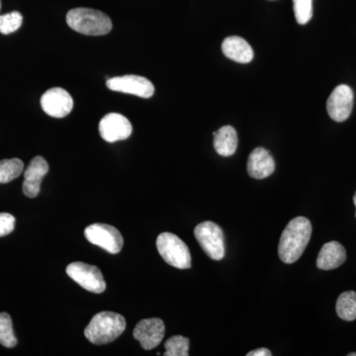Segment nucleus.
Here are the masks:
<instances>
[{
  "mask_svg": "<svg viewBox=\"0 0 356 356\" xmlns=\"http://www.w3.org/2000/svg\"><path fill=\"white\" fill-rule=\"evenodd\" d=\"M353 203H355V205L356 207V192H355V196H353ZM355 217H356V213H355Z\"/></svg>",
  "mask_w": 356,
  "mask_h": 356,
  "instance_id": "nucleus-26",
  "label": "nucleus"
},
{
  "mask_svg": "<svg viewBox=\"0 0 356 356\" xmlns=\"http://www.w3.org/2000/svg\"><path fill=\"white\" fill-rule=\"evenodd\" d=\"M15 228V218L9 213H0V236L13 233Z\"/></svg>",
  "mask_w": 356,
  "mask_h": 356,
  "instance_id": "nucleus-24",
  "label": "nucleus"
},
{
  "mask_svg": "<svg viewBox=\"0 0 356 356\" xmlns=\"http://www.w3.org/2000/svg\"><path fill=\"white\" fill-rule=\"evenodd\" d=\"M126 329L125 318L114 312H100L91 318L84 334L90 343L106 344L112 343Z\"/></svg>",
  "mask_w": 356,
  "mask_h": 356,
  "instance_id": "nucleus-2",
  "label": "nucleus"
},
{
  "mask_svg": "<svg viewBox=\"0 0 356 356\" xmlns=\"http://www.w3.org/2000/svg\"><path fill=\"white\" fill-rule=\"evenodd\" d=\"M348 356H356V353H348Z\"/></svg>",
  "mask_w": 356,
  "mask_h": 356,
  "instance_id": "nucleus-27",
  "label": "nucleus"
},
{
  "mask_svg": "<svg viewBox=\"0 0 356 356\" xmlns=\"http://www.w3.org/2000/svg\"><path fill=\"white\" fill-rule=\"evenodd\" d=\"M156 248L166 264L179 269L191 268V254L189 248L175 234H161L156 238Z\"/></svg>",
  "mask_w": 356,
  "mask_h": 356,
  "instance_id": "nucleus-4",
  "label": "nucleus"
},
{
  "mask_svg": "<svg viewBox=\"0 0 356 356\" xmlns=\"http://www.w3.org/2000/svg\"><path fill=\"white\" fill-rule=\"evenodd\" d=\"M346 261V248L336 241L325 243L318 252V268L322 270H332L341 266Z\"/></svg>",
  "mask_w": 356,
  "mask_h": 356,
  "instance_id": "nucleus-16",
  "label": "nucleus"
},
{
  "mask_svg": "<svg viewBox=\"0 0 356 356\" xmlns=\"http://www.w3.org/2000/svg\"><path fill=\"white\" fill-rule=\"evenodd\" d=\"M273 353H270V350H267V348H257V350H252L250 353H248L247 356H271Z\"/></svg>",
  "mask_w": 356,
  "mask_h": 356,
  "instance_id": "nucleus-25",
  "label": "nucleus"
},
{
  "mask_svg": "<svg viewBox=\"0 0 356 356\" xmlns=\"http://www.w3.org/2000/svg\"><path fill=\"white\" fill-rule=\"evenodd\" d=\"M89 243L103 248L112 254H119L123 248V236L113 226L106 224H92L84 231Z\"/></svg>",
  "mask_w": 356,
  "mask_h": 356,
  "instance_id": "nucleus-7",
  "label": "nucleus"
},
{
  "mask_svg": "<svg viewBox=\"0 0 356 356\" xmlns=\"http://www.w3.org/2000/svg\"><path fill=\"white\" fill-rule=\"evenodd\" d=\"M0 344L8 348H14L17 344L13 320L7 313H0Z\"/></svg>",
  "mask_w": 356,
  "mask_h": 356,
  "instance_id": "nucleus-20",
  "label": "nucleus"
},
{
  "mask_svg": "<svg viewBox=\"0 0 356 356\" xmlns=\"http://www.w3.org/2000/svg\"><path fill=\"white\" fill-rule=\"evenodd\" d=\"M67 274L88 291L100 294L106 289L102 273L95 266L84 262H72L67 267Z\"/></svg>",
  "mask_w": 356,
  "mask_h": 356,
  "instance_id": "nucleus-6",
  "label": "nucleus"
},
{
  "mask_svg": "<svg viewBox=\"0 0 356 356\" xmlns=\"http://www.w3.org/2000/svg\"><path fill=\"white\" fill-rule=\"evenodd\" d=\"M165 334V324L161 318H145L140 321L133 332L134 337L146 350L156 348L163 341Z\"/></svg>",
  "mask_w": 356,
  "mask_h": 356,
  "instance_id": "nucleus-10",
  "label": "nucleus"
},
{
  "mask_svg": "<svg viewBox=\"0 0 356 356\" xmlns=\"http://www.w3.org/2000/svg\"><path fill=\"white\" fill-rule=\"evenodd\" d=\"M41 107L49 116L64 118L74 108V100L65 89L54 88L42 95Z\"/></svg>",
  "mask_w": 356,
  "mask_h": 356,
  "instance_id": "nucleus-9",
  "label": "nucleus"
},
{
  "mask_svg": "<svg viewBox=\"0 0 356 356\" xmlns=\"http://www.w3.org/2000/svg\"><path fill=\"white\" fill-rule=\"evenodd\" d=\"M275 170V161L264 147H257L250 153L248 161V172L255 179L270 177Z\"/></svg>",
  "mask_w": 356,
  "mask_h": 356,
  "instance_id": "nucleus-14",
  "label": "nucleus"
},
{
  "mask_svg": "<svg viewBox=\"0 0 356 356\" xmlns=\"http://www.w3.org/2000/svg\"><path fill=\"white\" fill-rule=\"evenodd\" d=\"M312 229L311 222L306 217H296L288 222L278 245L281 261L287 264L298 261L310 242Z\"/></svg>",
  "mask_w": 356,
  "mask_h": 356,
  "instance_id": "nucleus-1",
  "label": "nucleus"
},
{
  "mask_svg": "<svg viewBox=\"0 0 356 356\" xmlns=\"http://www.w3.org/2000/svg\"><path fill=\"white\" fill-rule=\"evenodd\" d=\"M295 18L300 25H305L313 16V0H293Z\"/></svg>",
  "mask_w": 356,
  "mask_h": 356,
  "instance_id": "nucleus-23",
  "label": "nucleus"
},
{
  "mask_svg": "<svg viewBox=\"0 0 356 356\" xmlns=\"http://www.w3.org/2000/svg\"><path fill=\"white\" fill-rule=\"evenodd\" d=\"M194 235L210 259L221 261L225 257L224 234L217 224L209 221L201 222L194 229Z\"/></svg>",
  "mask_w": 356,
  "mask_h": 356,
  "instance_id": "nucleus-5",
  "label": "nucleus"
},
{
  "mask_svg": "<svg viewBox=\"0 0 356 356\" xmlns=\"http://www.w3.org/2000/svg\"><path fill=\"white\" fill-rule=\"evenodd\" d=\"M336 310L337 316L343 321L353 322L356 318V292L346 291L337 298Z\"/></svg>",
  "mask_w": 356,
  "mask_h": 356,
  "instance_id": "nucleus-18",
  "label": "nucleus"
},
{
  "mask_svg": "<svg viewBox=\"0 0 356 356\" xmlns=\"http://www.w3.org/2000/svg\"><path fill=\"white\" fill-rule=\"evenodd\" d=\"M353 108V89L346 84L337 86L327 102L330 117L336 122H344L350 116Z\"/></svg>",
  "mask_w": 356,
  "mask_h": 356,
  "instance_id": "nucleus-11",
  "label": "nucleus"
},
{
  "mask_svg": "<svg viewBox=\"0 0 356 356\" xmlns=\"http://www.w3.org/2000/svg\"><path fill=\"white\" fill-rule=\"evenodd\" d=\"M222 51L229 60L240 64H248L254 58V50L245 39L229 36L222 43Z\"/></svg>",
  "mask_w": 356,
  "mask_h": 356,
  "instance_id": "nucleus-15",
  "label": "nucleus"
},
{
  "mask_svg": "<svg viewBox=\"0 0 356 356\" xmlns=\"http://www.w3.org/2000/svg\"><path fill=\"white\" fill-rule=\"evenodd\" d=\"M49 172V165L43 156H36L32 159L24 172L23 192L27 197L38 196L41 189L42 180Z\"/></svg>",
  "mask_w": 356,
  "mask_h": 356,
  "instance_id": "nucleus-13",
  "label": "nucleus"
},
{
  "mask_svg": "<svg viewBox=\"0 0 356 356\" xmlns=\"http://www.w3.org/2000/svg\"><path fill=\"white\" fill-rule=\"evenodd\" d=\"M165 356H188L189 339L182 336L168 339L165 344Z\"/></svg>",
  "mask_w": 356,
  "mask_h": 356,
  "instance_id": "nucleus-21",
  "label": "nucleus"
},
{
  "mask_svg": "<svg viewBox=\"0 0 356 356\" xmlns=\"http://www.w3.org/2000/svg\"><path fill=\"white\" fill-rule=\"evenodd\" d=\"M23 22L22 14L18 11L0 15V33L4 35L17 31Z\"/></svg>",
  "mask_w": 356,
  "mask_h": 356,
  "instance_id": "nucleus-22",
  "label": "nucleus"
},
{
  "mask_svg": "<svg viewBox=\"0 0 356 356\" xmlns=\"http://www.w3.org/2000/svg\"><path fill=\"white\" fill-rule=\"evenodd\" d=\"M106 86L110 90L139 96L142 98L152 97L154 93V86L151 81L146 77L133 76V74L112 77L106 81Z\"/></svg>",
  "mask_w": 356,
  "mask_h": 356,
  "instance_id": "nucleus-8",
  "label": "nucleus"
},
{
  "mask_svg": "<svg viewBox=\"0 0 356 356\" xmlns=\"http://www.w3.org/2000/svg\"><path fill=\"white\" fill-rule=\"evenodd\" d=\"M214 136V147L218 154L222 156H231L236 153L238 147V134L232 126H224Z\"/></svg>",
  "mask_w": 356,
  "mask_h": 356,
  "instance_id": "nucleus-17",
  "label": "nucleus"
},
{
  "mask_svg": "<svg viewBox=\"0 0 356 356\" xmlns=\"http://www.w3.org/2000/svg\"><path fill=\"white\" fill-rule=\"evenodd\" d=\"M24 168V163L19 159L0 161V184H8L19 177Z\"/></svg>",
  "mask_w": 356,
  "mask_h": 356,
  "instance_id": "nucleus-19",
  "label": "nucleus"
},
{
  "mask_svg": "<svg viewBox=\"0 0 356 356\" xmlns=\"http://www.w3.org/2000/svg\"><path fill=\"white\" fill-rule=\"evenodd\" d=\"M0 9H1V1H0Z\"/></svg>",
  "mask_w": 356,
  "mask_h": 356,
  "instance_id": "nucleus-28",
  "label": "nucleus"
},
{
  "mask_svg": "<svg viewBox=\"0 0 356 356\" xmlns=\"http://www.w3.org/2000/svg\"><path fill=\"white\" fill-rule=\"evenodd\" d=\"M133 127L125 116L119 113L105 115L99 123V133L102 139L108 143L128 139Z\"/></svg>",
  "mask_w": 356,
  "mask_h": 356,
  "instance_id": "nucleus-12",
  "label": "nucleus"
},
{
  "mask_svg": "<svg viewBox=\"0 0 356 356\" xmlns=\"http://www.w3.org/2000/svg\"><path fill=\"white\" fill-rule=\"evenodd\" d=\"M67 23L74 31L88 36H102L112 30V22L108 15L84 7L70 10L67 14Z\"/></svg>",
  "mask_w": 356,
  "mask_h": 356,
  "instance_id": "nucleus-3",
  "label": "nucleus"
}]
</instances>
